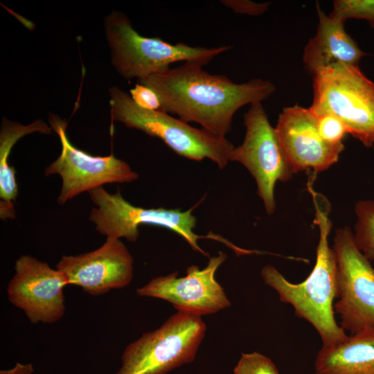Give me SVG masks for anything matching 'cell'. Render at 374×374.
I'll return each mask as SVG.
<instances>
[{
	"label": "cell",
	"instance_id": "2e32d148",
	"mask_svg": "<svg viewBox=\"0 0 374 374\" xmlns=\"http://www.w3.org/2000/svg\"><path fill=\"white\" fill-rule=\"evenodd\" d=\"M314 374H374V328L348 335L339 344L322 346Z\"/></svg>",
	"mask_w": 374,
	"mask_h": 374
},
{
	"label": "cell",
	"instance_id": "52a82bcc",
	"mask_svg": "<svg viewBox=\"0 0 374 374\" xmlns=\"http://www.w3.org/2000/svg\"><path fill=\"white\" fill-rule=\"evenodd\" d=\"M90 199L96 206L91 211L89 220L96 230L107 238H124L134 242L139 235V226L142 224L167 228L179 234L192 249L208 256L198 245L197 240L203 238L215 239L226 244L219 235L202 236L194 233L197 219L193 215V208L186 211L179 208H145L136 206L125 200L120 190L114 194L108 193L103 186L88 192Z\"/></svg>",
	"mask_w": 374,
	"mask_h": 374
},
{
	"label": "cell",
	"instance_id": "8fae6325",
	"mask_svg": "<svg viewBox=\"0 0 374 374\" xmlns=\"http://www.w3.org/2000/svg\"><path fill=\"white\" fill-rule=\"evenodd\" d=\"M226 258V253L220 251L216 256L210 258L202 269L193 265L187 267L186 275L183 277H178L177 271L155 277L138 288L136 294L166 300L177 311L200 317L215 313L231 305L223 287L215 278L217 269Z\"/></svg>",
	"mask_w": 374,
	"mask_h": 374
},
{
	"label": "cell",
	"instance_id": "9a60e30c",
	"mask_svg": "<svg viewBox=\"0 0 374 374\" xmlns=\"http://www.w3.org/2000/svg\"><path fill=\"white\" fill-rule=\"evenodd\" d=\"M319 24L315 35L304 48L303 60L313 75L334 64L358 65L366 53L346 32L344 23L326 15L317 3Z\"/></svg>",
	"mask_w": 374,
	"mask_h": 374
},
{
	"label": "cell",
	"instance_id": "603a6c76",
	"mask_svg": "<svg viewBox=\"0 0 374 374\" xmlns=\"http://www.w3.org/2000/svg\"><path fill=\"white\" fill-rule=\"evenodd\" d=\"M220 3L238 14L258 16L265 13L271 2L256 3L249 0H222Z\"/></svg>",
	"mask_w": 374,
	"mask_h": 374
},
{
	"label": "cell",
	"instance_id": "6da1fadb",
	"mask_svg": "<svg viewBox=\"0 0 374 374\" xmlns=\"http://www.w3.org/2000/svg\"><path fill=\"white\" fill-rule=\"evenodd\" d=\"M204 65L193 62L137 80L153 89L162 112L176 114L186 122L225 137L231 131L233 116L242 106L261 103L275 91L268 80L253 79L235 83L226 76L211 74Z\"/></svg>",
	"mask_w": 374,
	"mask_h": 374
},
{
	"label": "cell",
	"instance_id": "7c38bea8",
	"mask_svg": "<svg viewBox=\"0 0 374 374\" xmlns=\"http://www.w3.org/2000/svg\"><path fill=\"white\" fill-rule=\"evenodd\" d=\"M15 275L7 287L9 301L21 310L33 324L53 323L65 313L63 274L29 255L15 263Z\"/></svg>",
	"mask_w": 374,
	"mask_h": 374
},
{
	"label": "cell",
	"instance_id": "3957f363",
	"mask_svg": "<svg viewBox=\"0 0 374 374\" xmlns=\"http://www.w3.org/2000/svg\"><path fill=\"white\" fill-rule=\"evenodd\" d=\"M106 36L112 49V61L118 73L127 80L147 78L163 73L177 62L206 65L215 57L231 48L175 44L159 37H146L134 29L127 17L114 11L105 20Z\"/></svg>",
	"mask_w": 374,
	"mask_h": 374
},
{
	"label": "cell",
	"instance_id": "ac0fdd59",
	"mask_svg": "<svg viewBox=\"0 0 374 374\" xmlns=\"http://www.w3.org/2000/svg\"><path fill=\"white\" fill-rule=\"evenodd\" d=\"M357 222L353 233L358 249L369 260H374V201L365 200L355 205Z\"/></svg>",
	"mask_w": 374,
	"mask_h": 374
},
{
	"label": "cell",
	"instance_id": "ffe728a7",
	"mask_svg": "<svg viewBox=\"0 0 374 374\" xmlns=\"http://www.w3.org/2000/svg\"><path fill=\"white\" fill-rule=\"evenodd\" d=\"M234 374H280L272 360L258 352L242 353Z\"/></svg>",
	"mask_w": 374,
	"mask_h": 374
},
{
	"label": "cell",
	"instance_id": "ba28073f",
	"mask_svg": "<svg viewBox=\"0 0 374 374\" xmlns=\"http://www.w3.org/2000/svg\"><path fill=\"white\" fill-rule=\"evenodd\" d=\"M332 249L337 271L335 313L350 335L374 328V268L358 249L348 226L336 231Z\"/></svg>",
	"mask_w": 374,
	"mask_h": 374
},
{
	"label": "cell",
	"instance_id": "8992f818",
	"mask_svg": "<svg viewBox=\"0 0 374 374\" xmlns=\"http://www.w3.org/2000/svg\"><path fill=\"white\" fill-rule=\"evenodd\" d=\"M206 330L200 316L177 311L125 348L121 367L115 374H166L192 362Z\"/></svg>",
	"mask_w": 374,
	"mask_h": 374
},
{
	"label": "cell",
	"instance_id": "4fadbf2b",
	"mask_svg": "<svg viewBox=\"0 0 374 374\" xmlns=\"http://www.w3.org/2000/svg\"><path fill=\"white\" fill-rule=\"evenodd\" d=\"M133 262L121 240L107 237L101 247L92 251L63 256L56 269L63 274L68 285L99 296L128 285L133 277Z\"/></svg>",
	"mask_w": 374,
	"mask_h": 374
},
{
	"label": "cell",
	"instance_id": "9c48e42d",
	"mask_svg": "<svg viewBox=\"0 0 374 374\" xmlns=\"http://www.w3.org/2000/svg\"><path fill=\"white\" fill-rule=\"evenodd\" d=\"M244 141L234 148L231 161L242 163L249 171L256 180L265 211L271 215L276 207L274 193L276 182L288 180L294 172L261 103L251 105L244 114Z\"/></svg>",
	"mask_w": 374,
	"mask_h": 374
},
{
	"label": "cell",
	"instance_id": "cb8c5ba5",
	"mask_svg": "<svg viewBox=\"0 0 374 374\" xmlns=\"http://www.w3.org/2000/svg\"><path fill=\"white\" fill-rule=\"evenodd\" d=\"M33 371L34 368L31 364H24L17 362L12 368L1 370L0 374H33Z\"/></svg>",
	"mask_w": 374,
	"mask_h": 374
},
{
	"label": "cell",
	"instance_id": "30bf717a",
	"mask_svg": "<svg viewBox=\"0 0 374 374\" xmlns=\"http://www.w3.org/2000/svg\"><path fill=\"white\" fill-rule=\"evenodd\" d=\"M51 128L57 134L62 150L57 159L44 171L46 176L59 175L62 181L57 203L64 205L77 195L111 183H130L139 175L125 161L109 156H93L78 149L69 140L67 123L52 114L49 119Z\"/></svg>",
	"mask_w": 374,
	"mask_h": 374
},
{
	"label": "cell",
	"instance_id": "44dd1931",
	"mask_svg": "<svg viewBox=\"0 0 374 374\" xmlns=\"http://www.w3.org/2000/svg\"><path fill=\"white\" fill-rule=\"evenodd\" d=\"M317 116V127L322 139L331 145L343 144L344 138L348 134L344 123L332 114Z\"/></svg>",
	"mask_w": 374,
	"mask_h": 374
},
{
	"label": "cell",
	"instance_id": "d6986e66",
	"mask_svg": "<svg viewBox=\"0 0 374 374\" xmlns=\"http://www.w3.org/2000/svg\"><path fill=\"white\" fill-rule=\"evenodd\" d=\"M328 15L344 23L350 18L366 19L374 28V0H335Z\"/></svg>",
	"mask_w": 374,
	"mask_h": 374
},
{
	"label": "cell",
	"instance_id": "7a4b0ae2",
	"mask_svg": "<svg viewBox=\"0 0 374 374\" xmlns=\"http://www.w3.org/2000/svg\"><path fill=\"white\" fill-rule=\"evenodd\" d=\"M316 221L319 227V240L315 265L302 282L289 281L274 266L263 267L260 274L264 283L274 289L279 299L290 304L296 317L310 323L318 332L322 346H330L346 339V332L337 324L334 301L337 298V271L335 252L328 244L331 223L328 208L313 193Z\"/></svg>",
	"mask_w": 374,
	"mask_h": 374
},
{
	"label": "cell",
	"instance_id": "7402d4cb",
	"mask_svg": "<svg viewBox=\"0 0 374 374\" xmlns=\"http://www.w3.org/2000/svg\"><path fill=\"white\" fill-rule=\"evenodd\" d=\"M130 92V98L139 107L152 111H162L159 98L151 88L137 82Z\"/></svg>",
	"mask_w": 374,
	"mask_h": 374
},
{
	"label": "cell",
	"instance_id": "5b68a950",
	"mask_svg": "<svg viewBox=\"0 0 374 374\" xmlns=\"http://www.w3.org/2000/svg\"><path fill=\"white\" fill-rule=\"evenodd\" d=\"M313 100L317 114H332L348 133L367 148L374 144V82L358 65L334 64L313 75Z\"/></svg>",
	"mask_w": 374,
	"mask_h": 374
},
{
	"label": "cell",
	"instance_id": "e0dca14e",
	"mask_svg": "<svg viewBox=\"0 0 374 374\" xmlns=\"http://www.w3.org/2000/svg\"><path fill=\"white\" fill-rule=\"evenodd\" d=\"M52 130L40 119L26 125L3 119L0 131V216L2 220L15 217L13 202L18 195L15 170L8 163L12 148L26 135L34 132L49 134Z\"/></svg>",
	"mask_w": 374,
	"mask_h": 374
},
{
	"label": "cell",
	"instance_id": "5bb4252c",
	"mask_svg": "<svg viewBox=\"0 0 374 374\" xmlns=\"http://www.w3.org/2000/svg\"><path fill=\"white\" fill-rule=\"evenodd\" d=\"M275 130L294 174L308 169L327 170L344 149V143L331 145L322 139L317 116L310 107H284Z\"/></svg>",
	"mask_w": 374,
	"mask_h": 374
},
{
	"label": "cell",
	"instance_id": "277c9868",
	"mask_svg": "<svg viewBox=\"0 0 374 374\" xmlns=\"http://www.w3.org/2000/svg\"><path fill=\"white\" fill-rule=\"evenodd\" d=\"M112 121L157 137L177 154L197 161L211 159L223 169L231 161L233 145L226 137L199 129L162 111L139 107L121 89H109Z\"/></svg>",
	"mask_w": 374,
	"mask_h": 374
}]
</instances>
